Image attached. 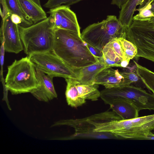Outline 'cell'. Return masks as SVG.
Listing matches in <instances>:
<instances>
[{
	"instance_id": "obj_9",
	"label": "cell",
	"mask_w": 154,
	"mask_h": 154,
	"mask_svg": "<svg viewBox=\"0 0 154 154\" xmlns=\"http://www.w3.org/2000/svg\"><path fill=\"white\" fill-rule=\"evenodd\" d=\"M56 126L67 125L73 127L75 131L72 135L59 138L60 140H69L78 139H117L114 134L108 133L94 131L93 126L86 118L76 119L62 120L55 123Z\"/></svg>"
},
{
	"instance_id": "obj_7",
	"label": "cell",
	"mask_w": 154,
	"mask_h": 154,
	"mask_svg": "<svg viewBox=\"0 0 154 154\" xmlns=\"http://www.w3.org/2000/svg\"><path fill=\"white\" fill-rule=\"evenodd\" d=\"M100 97L107 104L109 105L116 98L122 97L131 102L139 111L143 109L154 110V94L138 87L129 85L105 88L100 91Z\"/></svg>"
},
{
	"instance_id": "obj_15",
	"label": "cell",
	"mask_w": 154,
	"mask_h": 154,
	"mask_svg": "<svg viewBox=\"0 0 154 154\" xmlns=\"http://www.w3.org/2000/svg\"><path fill=\"white\" fill-rule=\"evenodd\" d=\"M149 0H128L119 12V20L121 24L126 28L131 25L133 21V15L136 7H142Z\"/></svg>"
},
{
	"instance_id": "obj_20",
	"label": "cell",
	"mask_w": 154,
	"mask_h": 154,
	"mask_svg": "<svg viewBox=\"0 0 154 154\" xmlns=\"http://www.w3.org/2000/svg\"><path fill=\"white\" fill-rule=\"evenodd\" d=\"M74 83L79 95L82 98L85 100L95 101L100 97V91L98 89V85L95 84H80Z\"/></svg>"
},
{
	"instance_id": "obj_36",
	"label": "cell",
	"mask_w": 154,
	"mask_h": 154,
	"mask_svg": "<svg viewBox=\"0 0 154 154\" xmlns=\"http://www.w3.org/2000/svg\"><path fill=\"white\" fill-rule=\"evenodd\" d=\"M150 22L154 24V16L150 20Z\"/></svg>"
},
{
	"instance_id": "obj_17",
	"label": "cell",
	"mask_w": 154,
	"mask_h": 154,
	"mask_svg": "<svg viewBox=\"0 0 154 154\" xmlns=\"http://www.w3.org/2000/svg\"><path fill=\"white\" fill-rule=\"evenodd\" d=\"M25 14L31 19L33 24L47 18L46 14L41 7L32 0H18Z\"/></svg>"
},
{
	"instance_id": "obj_37",
	"label": "cell",
	"mask_w": 154,
	"mask_h": 154,
	"mask_svg": "<svg viewBox=\"0 0 154 154\" xmlns=\"http://www.w3.org/2000/svg\"><path fill=\"white\" fill-rule=\"evenodd\" d=\"M153 130H154V129Z\"/></svg>"
},
{
	"instance_id": "obj_32",
	"label": "cell",
	"mask_w": 154,
	"mask_h": 154,
	"mask_svg": "<svg viewBox=\"0 0 154 154\" xmlns=\"http://www.w3.org/2000/svg\"><path fill=\"white\" fill-rule=\"evenodd\" d=\"M1 63L2 66H3L4 63V53L5 51L3 43H1Z\"/></svg>"
},
{
	"instance_id": "obj_11",
	"label": "cell",
	"mask_w": 154,
	"mask_h": 154,
	"mask_svg": "<svg viewBox=\"0 0 154 154\" xmlns=\"http://www.w3.org/2000/svg\"><path fill=\"white\" fill-rule=\"evenodd\" d=\"M38 87L30 93L40 101L48 102L57 97L53 82V77L36 68Z\"/></svg>"
},
{
	"instance_id": "obj_3",
	"label": "cell",
	"mask_w": 154,
	"mask_h": 154,
	"mask_svg": "<svg viewBox=\"0 0 154 154\" xmlns=\"http://www.w3.org/2000/svg\"><path fill=\"white\" fill-rule=\"evenodd\" d=\"M54 26V19L51 15L29 26L18 25L23 50L28 56L35 53L52 51Z\"/></svg>"
},
{
	"instance_id": "obj_4",
	"label": "cell",
	"mask_w": 154,
	"mask_h": 154,
	"mask_svg": "<svg viewBox=\"0 0 154 154\" xmlns=\"http://www.w3.org/2000/svg\"><path fill=\"white\" fill-rule=\"evenodd\" d=\"M5 86L12 94L31 93L38 87L36 68L29 57L15 60L8 67Z\"/></svg>"
},
{
	"instance_id": "obj_19",
	"label": "cell",
	"mask_w": 154,
	"mask_h": 154,
	"mask_svg": "<svg viewBox=\"0 0 154 154\" xmlns=\"http://www.w3.org/2000/svg\"><path fill=\"white\" fill-rule=\"evenodd\" d=\"M65 79L67 83L65 96L68 105L72 107L77 108L85 103L86 100L80 96L75 84L71 78Z\"/></svg>"
},
{
	"instance_id": "obj_34",
	"label": "cell",
	"mask_w": 154,
	"mask_h": 154,
	"mask_svg": "<svg viewBox=\"0 0 154 154\" xmlns=\"http://www.w3.org/2000/svg\"><path fill=\"white\" fill-rule=\"evenodd\" d=\"M130 60L125 59L122 60L121 63V67L125 68L128 65Z\"/></svg>"
},
{
	"instance_id": "obj_31",
	"label": "cell",
	"mask_w": 154,
	"mask_h": 154,
	"mask_svg": "<svg viewBox=\"0 0 154 154\" xmlns=\"http://www.w3.org/2000/svg\"><path fill=\"white\" fill-rule=\"evenodd\" d=\"M141 140H154V134L149 131L141 138Z\"/></svg>"
},
{
	"instance_id": "obj_24",
	"label": "cell",
	"mask_w": 154,
	"mask_h": 154,
	"mask_svg": "<svg viewBox=\"0 0 154 154\" xmlns=\"http://www.w3.org/2000/svg\"><path fill=\"white\" fill-rule=\"evenodd\" d=\"M135 11H138L139 12L136 15L133 16V20L150 21L154 16L150 8L146 4L144 5L141 8H136Z\"/></svg>"
},
{
	"instance_id": "obj_23",
	"label": "cell",
	"mask_w": 154,
	"mask_h": 154,
	"mask_svg": "<svg viewBox=\"0 0 154 154\" xmlns=\"http://www.w3.org/2000/svg\"><path fill=\"white\" fill-rule=\"evenodd\" d=\"M118 39L126 58L131 60L134 57L137 53V48L135 45L126 38H120Z\"/></svg>"
},
{
	"instance_id": "obj_14",
	"label": "cell",
	"mask_w": 154,
	"mask_h": 154,
	"mask_svg": "<svg viewBox=\"0 0 154 154\" xmlns=\"http://www.w3.org/2000/svg\"><path fill=\"white\" fill-rule=\"evenodd\" d=\"M109 105L112 111L122 120L131 119L138 117L139 111L131 102L126 98H116Z\"/></svg>"
},
{
	"instance_id": "obj_27",
	"label": "cell",
	"mask_w": 154,
	"mask_h": 154,
	"mask_svg": "<svg viewBox=\"0 0 154 154\" xmlns=\"http://www.w3.org/2000/svg\"><path fill=\"white\" fill-rule=\"evenodd\" d=\"M85 44L91 54L97 57L98 60L103 58L102 51L86 42H85Z\"/></svg>"
},
{
	"instance_id": "obj_18",
	"label": "cell",
	"mask_w": 154,
	"mask_h": 154,
	"mask_svg": "<svg viewBox=\"0 0 154 154\" xmlns=\"http://www.w3.org/2000/svg\"><path fill=\"white\" fill-rule=\"evenodd\" d=\"M102 52L105 63L110 68L121 67L122 60L126 59L124 55L116 50L110 42L105 46Z\"/></svg>"
},
{
	"instance_id": "obj_1",
	"label": "cell",
	"mask_w": 154,
	"mask_h": 154,
	"mask_svg": "<svg viewBox=\"0 0 154 154\" xmlns=\"http://www.w3.org/2000/svg\"><path fill=\"white\" fill-rule=\"evenodd\" d=\"M52 51L73 69L92 65L98 60L91 52L80 35L63 29L55 30Z\"/></svg>"
},
{
	"instance_id": "obj_21",
	"label": "cell",
	"mask_w": 154,
	"mask_h": 154,
	"mask_svg": "<svg viewBox=\"0 0 154 154\" xmlns=\"http://www.w3.org/2000/svg\"><path fill=\"white\" fill-rule=\"evenodd\" d=\"M10 15L12 14L19 15L22 18V23L20 26L27 27L33 24L30 18L22 9L18 0H3Z\"/></svg>"
},
{
	"instance_id": "obj_6",
	"label": "cell",
	"mask_w": 154,
	"mask_h": 154,
	"mask_svg": "<svg viewBox=\"0 0 154 154\" xmlns=\"http://www.w3.org/2000/svg\"><path fill=\"white\" fill-rule=\"evenodd\" d=\"M126 38L136 46V59L142 57L154 63V24L149 21L133 20L127 29Z\"/></svg>"
},
{
	"instance_id": "obj_26",
	"label": "cell",
	"mask_w": 154,
	"mask_h": 154,
	"mask_svg": "<svg viewBox=\"0 0 154 154\" xmlns=\"http://www.w3.org/2000/svg\"><path fill=\"white\" fill-rule=\"evenodd\" d=\"M120 73L124 79V86L130 85L139 80V78L137 73L134 72H120Z\"/></svg>"
},
{
	"instance_id": "obj_5",
	"label": "cell",
	"mask_w": 154,
	"mask_h": 154,
	"mask_svg": "<svg viewBox=\"0 0 154 154\" xmlns=\"http://www.w3.org/2000/svg\"><path fill=\"white\" fill-rule=\"evenodd\" d=\"M127 28L115 15H108L102 21L90 25L81 33V37L86 43L102 51L108 43L120 38H126Z\"/></svg>"
},
{
	"instance_id": "obj_29",
	"label": "cell",
	"mask_w": 154,
	"mask_h": 154,
	"mask_svg": "<svg viewBox=\"0 0 154 154\" xmlns=\"http://www.w3.org/2000/svg\"><path fill=\"white\" fill-rule=\"evenodd\" d=\"M11 19L15 24L21 26L22 23L21 18L18 15L12 14L10 15Z\"/></svg>"
},
{
	"instance_id": "obj_28",
	"label": "cell",
	"mask_w": 154,
	"mask_h": 154,
	"mask_svg": "<svg viewBox=\"0 0 154 154\" xmlns=\"http://www.w3.org/2000/svg\"><path fill=\"white\" fill-rule=\"evenodd\" d=\"M0 2L2 7V9H1V15L2 20H3L10 14L7 7L3 0H0Z\"/></svg>"
},
{
	"instance_id": "obj_35",
	"label": "cell",
	"mask_w": 154,
	"mask_h": 154,
	"mask_svg": "<svg viewBox=\"0 0 154 154\" xmlns=\"http://www.w3.org/2000/svg\"><path fill=\"white\" fill-rule=\"evenodd\" d=\"M40 7H41L40 0H32Z\"/></svg>"
},
{
	"instance_id": "obj_30",
	"label": "cell",
	"mask_w": 154,
	"mask_h": 154,
	"mask_svg": "<svg viewBox=\"0 0 154 154\" xmlns=\"http://www.w3.org/2000/svg\"><path fill=\"white\" fill-rule=\"evenodd\" d=\"M128 0H112L111 4L117 5L120 9L126 3Z\"/></svg>"
},
{
	"instance_id": "obj_2",
	"label": "cell",
	"mask_w": 154,
	"mask_h": 154,
	"mask_svg": "<svg viewBox=\"0 0 154 154\" xmlns=\"http://www.w3.org/2000/svg\"><path fill=\"white\" fill-rule=\"evenodd\" d=\"M93 125L94 131L111 133L119 139L140 140L154 129V114L127 120H106Z\"/></svg>"
},
{
	"instance_id": "obj_33",
	"label": "cell",
	"mask_w": 154,
	"mask_h": 154,
	"mask_svg": "<svg viewBox=\"0 0 154 154\" xmlns=\"http://www.w3.org/2000/svg\"><path fill=\"white\" fill-rule=\"evenodd\" d=\"M145 4H147L149 6L150 10L154 15V0H149Z\"/></svg>"
},
{
	"instance_id": "obj_12",
	"label": "cell",
	"mask_w": 154,
	"mask_h": 154,
	"mask_svg": "<svg viewBox=\"0 0 154 154\" xmlns=\"http://www.w3.org/2000/svg\"><path fill=\"white\" fill-rule=\"evenodd\" d=\"M108 68L110 67L105 64L103 58L92 65L74 69L77 75V78L71 79L76 84H94L95 78L98 73L104 69Z\"/></svg>"
},
{
	"instance_id": "obj_25",
	"label": "cell",
	"mask_w": 154,
	"mask_h": 154,
	"mask_svg": "<svg viewBox=\"0 0 154 154\" xmlns=\"http://www.w3.org/2000/svg\"><path fill=\"white\" fill-rule=\"evenodd\" d=\"M82 0H48L43 5L46 8L50 9L56 8L64 4L69 6L77 3Z\"/></svg>"
},
{
	"instance_id": "obj_22",
	"label": "cell",
	"mask_w": 154,
	"mask_h": 154,
	"mask_svg": "<svg viewBox=\"0 0 154 154\" xmlns=\"http://www.w3.org/2000/svg\"><path fill=\"white\" fill-rule=\"evenodd\" d=\"M136 73L146 88L154 94V72L134 61Z\"/></svg>"
},
{
	"instance_id": "obj_13",
	"label": "cell",
	"mask_w": 154,
	"mask_h": 154,
	"mask_svg": "<svg viewBox=\"0 0 154 154\" xmlns=\"http://www.w3.org/2000/svg\"><path fill=\"white\" fill-rule=\"evenodd\" d=\"M124 78L118 70L108 68L98 73L94 84L102 85L106 88H111L124 86Z\"/></svg>"
},
{
	"instance_id": "obj_16",
	"label": "cell",
	"mask_w": 154,
	"mask_h": 154,
	"mask_svg": "<svg viewBox=\"0 0 154 154\" xmlns=\"http://www.w3.org/2000/svg\"><path fill=\"white\" fill-rule=\"evenodd\" d=\"M60 7L62 15L60 29L74 32L81 36L80 27L75 14L69 6L62 5Z\"/></svg>"
},
{
	"instance_id": "obj_10",
	"label": "cell",
	"mask_w": 154,
	"mask_h": 154,
	"mask_svg": "<svg viewBox=\"0 0 154 154\" xmlns=\"http://www.w3.org/2000/svg\"><path fill=\"white\" fill-rule=\"evenodd\" d=\"M0 37L1 43L4 44L5 51L18 54L23 50L18 25L12 22L10 16L2 20Z\"/></svg>"
},
{
	"instance_id": "obj_8",
	"label": "cell",
	"mask_w": 154,
	"mask_h": 154,
	"mask_svg": "<svg viewBox=\"0 0 154 154\" xmlns=\"http://www.w3.org/2000/svg\"><path fill=\"white\" fill-rule=\"evenodd\" d=\"M28 56L35 68L46 74L54 77L77 78L74 69L68 66L52 51L34 53Z\"/></svg>"
}]
</instances>
